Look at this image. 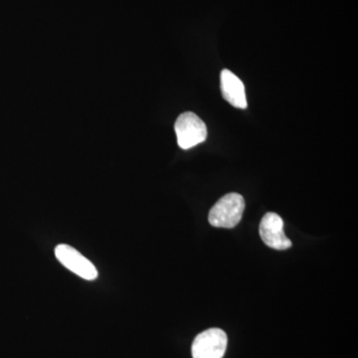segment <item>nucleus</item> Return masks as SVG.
<instances>
[{
	"mask_svg": "<svg viewBox=\"0 0 358 358\" xmlns=\"http://www.w3.org/2000/svg\"><path fill=\"white\" fill-rule=\"evenodd\" d=\"M227 348V336L220 329L199 334L192 343L193 358H222Z\"/></svg>",
	"mask_w": 358,
	"mask_h": 358,
	"instance_id": "4",
	"label": "nucleus"
},
{
	"mask_svg": "<svg viewBox=\"0 0 358 358\" xmlns=\"http://www.w3.org/2000/svg\"><path fill=\"white\" fill-rule=\"evenodd\" d=\"M179 147L182 150H189L207 138V128L205 122L192 112L181 114L174 124Z\"/></svg>",
	"mask_w": 358,
	"mask_h": 358,
	"instance_id": "2",
	"label": "nucleus"
},
{
	"mask_svg": "<svg viewBox=\"0 0 358 358\" xmlns=\"http://www.w3.org/2000/svg\"><path fill=\"white\" fill-rule=\"evenodd\" d=\"M245 209V201L238 193H228L209 212L208 220L214 227L234 228L241 221Z\"/></svg>",
	"mask_w": 358,
	"mask_h": 358,
	"instance_id": "1",
	"label": "nucleus"
},
{
	"mask_svg": "<svg viewBox=\"0 0 358 358\" xmlns=\"http://www.w3.org/2000/svg\"><path fill=\"white\" fill-rule=\"evenodd\" d=\"M54 252H55L56 259L61 263V265L64 266L66 268L74 273L78 277L82 278L86 281H94L98 278V270L94 264L70 245H58Z\"/></svg>",
	"mask_w": 358,
	"mask_h": 358,
	"instance_id": "3",
	"label": "nucleus"
},
{
	"mask_svg": "<svg viewBox=\"0 0 358 358\" xmlns=\"http://www.w3.org/2000/svg\"><path fill=\"white\" fill-rule=\"evenodd\" d=\"M220 88L223 98L238 109H246L247 99L243 82L230 70L224 69L220 75Z\"/></svg>",
	"mask_w": 358,
	"mask_h": 358,
	"instance_id": "6",
	"label": "nucleus"
},
{
	"mask_svg": "<svg viewBox=\"0 0 358 358\" xmlns=\"http://www.w3.org/2000/svg\"><path fill=\"white\" fill-rule=\"evenodd\" d=\"M260 235L264 243L275 250L291 248L292 242L284 232V221L278 214L268 212L260 224Z\"/></svg>",
	"mask_w": 358,
	"mask_h": 358,
	"instance_id": "5",
	"label": "nucleus"
}]
</instances>
